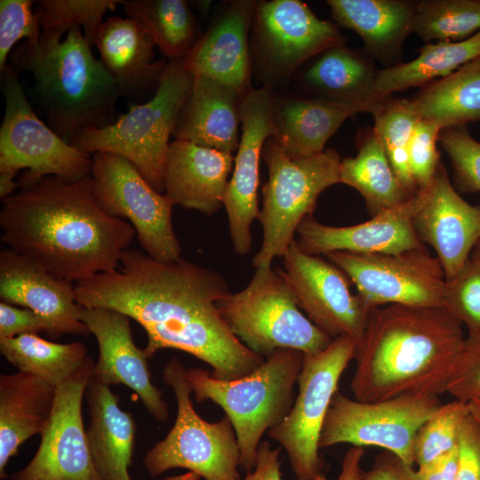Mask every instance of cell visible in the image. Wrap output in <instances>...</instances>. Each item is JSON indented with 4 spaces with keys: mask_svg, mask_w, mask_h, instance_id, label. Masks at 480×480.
<instances>
[{
    "mask_svg": "<svg viewBox=\"0 0 480 480\" xmlns=\"http://www.w3.org/2000/svg\"><path fill=\"white\" fill-rule=\"evenodd\" d=\"M2 201V242L72 283L116 270L136 236L130 222L100 207L91 175L44 177Z\"/></svg>",
    "mask_w": 480,
    "mask_h": 480,
    "instance_id": "cell-2",
    "label": "cell"
},
{
    "mask_svg": "<svg viewBox=\"0 0 480 480\" xmlns=\"http://www.w3.org/2000/svg\"><path fill=\"white\" fill-rule=\"evenodd\" d=\"M336 25L354 30L365 53L388 67L399 63L402 46L412 33L414 2L404 0H327Z\"/></svg>",
    "mask_w": 480,
    "mask_h": 480,
    "instance_id": "cell-30",
    "label": "cell"
},
{
    "mask_svg": "<svg viewBox=\"0 0 480 480\" xmlns=\"http://www.w3.org/2000/svg\"><path fill=\"white\" fill-rule=\"evenodd\" d=\"M461 326L443 307L394 304L372 310L356 348L354 398L444 393L466 339Z\"/></svg>",
    "mask_w": 480,
    "mask_h": 480,
    "instance_id": "cell-3",
    "label": "cell"
},
{
    "mask_svg": "<svg viewBox=\"0 0 480 480\" xmlns=\"http://www.w3.org/2000/svg\"><path fill=\"white\" fill-rule=\"evenodd\" d=\"M364 455L362 447L352 446L349 448L342 460L340 472L334 480H361V461ZM323 480H328L324 476Z\"/></svg>",
    "mask_w": 480,
    "mask_h": 480,
    "instance_id": "cell-51",
    "label": "cell"
},
{
    "mask_svg": "<svg viewBox=\"0 0 480 480\" xmlns=\"http://www.w3.org/2000/svg\"><path fill=\"white\" fill-rule=\"evenodd\" d=\"M0 352L20 372L56 388L71 377L89 356L81 341L56 343L36 333L0 339Z\"/></svg>",
    "mask_w": 480,
    "mask_h": 480,
    "instance_id": "cell-35",
    "label": "cell"
},
{
    "mask_svg": "<svg viewBox=\"0 0 480 480\" xmlns=\"http://www.w3.org/2000/svg\"><path fill=\"white\" fill-rule=\"evenodd\" d=\"M256 3L233 0L220 4L204 35L182 60L193 76L213 78L243 95L252 87L249 34Z\"/></svg>",
    "mask_w": 480,
    "mask_h": 480,
    "instance_id": "cell-21",
    "label": "cell"
},
{
    "mask_svg": "<svg viewBox=\"0 0 480 480\" xmlns=\"http://www.w3.org/2000/svg\"><path fill=\"white\" fill-rule=\"evenodd\" d=\"M94 44L122 97L136 103L152 90L156 92L167 62L155 60L156 44L135 20L119 16L107 19Z\"/></svg>",
    "mask_w": 480,
    "mask_h": 480,
    "instance_id": "cell-25",
    "label": "cell"
},
{
    "mask_svg": "<svg viewBox=\"0 0 480 480\" xmlns=\"http://www.w3.org/2000/svg\"><path fill=\"white\" fill-rule=\"evenodd\" d=\"M459 466L453 480H480V429L468 414L459 436Z\"/></svg>",
    "mask_w": 480,
    "mask_h": 480,
    "instance_id": "cell-47",
    "label": "cell"
},
{
    "mask_svg": "<svg viewBox=\"0 0 480 480\" xmlns=\"http://www.w3.org/2000/svg\"><path fill=\"white\" fill-rule=\"evenodd\" d=\"M243 94L205 76H194L192 89L172 136L201 147L233 154L240 139L238 125Z\"/></svg>",
    "mask_w": 480,
    "mask_h": 480,
    "instance_id": "cell-27",
    "label": "cell"
},
{
    "mask_svg": "<svg viewBox=\"0 0 480 480\" xmlns=\"http://www.w3.org/2000/svg\"><path fill=\"white\" fill-rule=\"evenodd\" d=\"M469 259L480 265V236L473 247Z\"/></svg>",
    "mask_w": 480,
    "mask_h": 480,
    "instance_id": "cell-53",
    "label": "cell"
},
{
    "mask_svg": "<svg viewBox=\"0 0 480 480\" xmlns=\"http://www.w3.org/2000/svg\"><path fill=\"white\" fill-rule=\"evenodd\" d=\"M438 140L451 160L459 188L480 192V142L466 125L442 130Z\"/></svg>",
    "mask_w": 480,
    "mask_h": 480,
    "instance_id": "cell-42",
    "label": "cell"
},
{
    "mask_svg": "<svg viewBox=\"0 0 480 480\" xmlns=\"http://www.w3.org/2000/svg\"><path fill=\"white\" fill-rule=\"evenodd\" d=\"M92 157L93 194L100 207L108 215L130 222L140 246L151 258L161 262L180 260L171 200L156 190L126 158L108 152H96Z\"/></svg>",
    "mask_w": 480,
    "mask_h": 480,
    "instance_id": "cell-14",
    "label": "cell"
},
{
    "mask_svg": "<svg viewBox=\"0 0 480 480\" xmlns=\"http://www.w3.org/2000/svg\"><path fill=\"white\" fill-rule=\"evenodd\" d=\"M251 31L252 64L273 91L314 57L346 42L335 23L300 0L257 1Z\"/></svg>",
    "mask_w": 480,
    "mask_h": 480,
    "instance_id": "cell-12",
    "label": "cell"
},
{
    "mask_svg": "<svg viewBox=\"0 0 480 480\" xmlns=\"http://www.w3.org/2000/svg\"><path fill=\"white\" fill-rule=\"evenodd\" d=\"M121 3L119 0H40L35 12L42 30L56 29L66 35L72 27H83L92 46L104 14Z\"/></svg>",
    "mask_w": 480,
    "mask_h": 480,
    "instance_id": "cell-39",
    "label": "cell"
},
{
    "mask_svg": "<svg viewBox=\"0 0 480 480\" xmlns=\"http://www.w3.org/2000/svg\"><path fill=\"white\" fill-rule=\"evenodd\" d=\"M63 36L42 30L38 42H23L10 60L16 73L31 72L33 95L47 124L72 145L81 132L113 124L122 95L81 28L72 27Z\"/></svg>",
    "mask_w": 480,
    "mask_h": 480,
    "instance_id": "cell-4",
    "label": "cell"
},
{
    "mask_svg": "<svg viewBox=\"0 0 480 480\" xmlns=\"http://www.w3.org/2000/svg\"><path fill=\"white\" fill-rule=\"evenodd\" d=\"M231 332L252 352L267 357L278 349L316 354L332 339L299 308L279 269L256 268L249 284L218 302Z\"/></svg>",
    "mask_w": 480,
    "mask_h": 480,
    "instance_id": "cell-8",
    "label": "cell"
},
{
    "mask_svg": "<svg viewBox=\"0 0 480 480\" xmlns=\"http://www.w3.org/2000/svg\"><path fill=\"white\" fill-rule=\"evenodd\" d=\"M325 257L348 276L371 311L394 304L443 307L445 275L425 247L398 253L332 252Z\"/></svg>",
    "mask_w": 480,
    "mask_h": 480,
    "instance_id": "cell-15",
    "label": "cell"
},
{
    "mask_svg": "<svg viewBox=\"0 0 480 480\" xmlns=\"http://www.w3.org/2000/svg\"><path fill=\"white\" fill-rule=\"evenodd\" d=\"M480 31V0L417 2L412 26L422 40L460 42Z\"/></svg>",
    "mask_w": 480,
    "mask_h": 480,
    "instance_id": "cell-37",
    "label": "cell"
},
{
    "mask_svg": "<svg viewBox=\"0 0 480 480\" xmlns=\"http://www.w3.org/2000/svg\"><path fill=\"white\" fill-rule=\"evenodd\" d=\"M412 223L421 242L434 248L445 279L452 278L469 260L480 236V206L465 201L440 164L432 182L416 192Z\"/></svg>",
    "mask_w": 480,
    "mask_h": 480,
    "instance_id": "cell-19",
    "label": "cell"
},
{
    "mask_svg": "<svg viewBox=\"0 0 480 480\" xmlns=\"http://www.w3.org/2000/svg\"><path fill=\"white\" fill-rule=\"evenodd\" d=\"M275 92L251 87L240 105L242 134L234 159L232 177L223 197L233 248L239 255L252 247L251 226L259 218V170L263 147L276 134L273 125Z\"/></svg>",
    "mask_w": 480,
    "mask_h": 480,
    "instance_id": "cell-18",
    "label": "cell"
},
{
    "mask_svg": "<svg viewBox=\"0 0 480 480\" xmlns=\"http://www.w3.org/2000/svg\"><path fill=\"white\" fill-rule=\"evenodd\" d=\"M441 131L436 124L423 119L414 129L408 149V163L417 191L432 182L441 164L436 148Z\"/></svg>",
    "mask_w": 480,
    "mask_h": 480,
    "instance_id": "cell-44",
    "label": "cell"
},
{
    "mask_svg": "<svg viewBox=\"0 0 480 480\" xmlns=\"http://www.w3.org/2000/svg\"><path fill=\"white\" fill-rule=\"evenodd\" d=\"M355 157L340 162V183L356 188L372 216L408 200L412 195L396 177L373 128L362 133Z\"/></svg>",
    "mask_w": 480,
    "mask_h": 480,
    "instance_id": "cell-32",
    "label": "cell"
},
{
    "mask_svg": "<svg viewBox=\"0 0 480 480\" xmlns=\"http://www.w3.org/2000/svg\"><path fill=\"white\" fill-rule=\"evenodd\" d=\"M0 298L47 319L52 339L90 334L80 317L74 283L54 276L41 264L9 248L0 252Z\"/></svg>",
    "mask_w": 480,
    "mask_h": 480,
    "instance_id": "cell-22",
    "label": "cell"
},
{
    "mask_svg": "<svg viewBox=\"0 0 480 480\" xmlns=\"http://www.w3.org/2000/svg\"><path fill=\"white\" fill-rule=\"evenodd\" d=\"M362 108L300 95H276L273 104L274 140L291 158L324 151L327 140Z\"/></svg>",
    "mask_w": 480,
    "mask_h": 480,
    "instance_id": "cell-29",
    "label": "cell"
},
{
    "mask_svg": "<svg viewBox=\"0 0 480 480\" xmlns=\"http://www.w3.org/2000/svg\"><path fill=\"white\" fill-rule=\"evenodd\" d=\"M357 340L342 336L316 354H303L299 392L288 415L267 432L284 449L297 480L322 476L319 439L338 384L354 359Z\"/></svg>",
    "mask_w": 480,
    "mask_h": 480,
    "instance_id": "cell-11",
    "label": "cell"
},
{
    "mask_svg": "<svg viewBox=\"0 0 480 480\" xmlns=\"http://www.w3.org/2000/svg\"><path fill=\"white\" fill-rule=\"evenodd\" d=\"M75 290L79 305L114 309L139 323L148 359L164 348L184 351L221 380L243 378L265 361L235 336L219 311L218 302L230 293L224 277L188 260L161 262L127 249L116 270L78 282Z\"/></svg>",
    "mask_w": 480,
    "mask_h": 480,
    "instance_id": "cell-1",
    "label": "cell"
},
{
    "mask_svg": "<svg viewBox=\"0 0 480 480\" xmlns=\"http://www.w3.org/2000/svg\"><path fill=\"white\" fill-rule=\"evenodd\" d=\"M95 362L89 355L66 381L56 388L50 419L31 460L9 480H100L88 448L82 402Z\"/></svg>",
    "mask_w": 480,
    "mask_h": 480,
    "instance_id": "cell-16",
    "label": "cell"
},
{
    "mask_svg": "<svg viewBox=\"0 0 480 480\" xmlns=\"http://www.w3.org/2000/svg\"><path fill=\"white\" fill-rule=\"evenodd\" d=\"M469 415L480 429V399H475L467 403Z\"/></svg>",
    "mask_w": 480,
    "mask_h": 480,
    "instance_id": "cell-52",
    "label": "cell"
},
{
    "mask_svg": "<svg viewBox=\"0 0 480 480\" xmlns=\"http://www.w3.org/2000/svg\"><path fill=\"white\" fill-rule=\"evenodd\" d=\"M233 154L184 140L170 143L164 172V195L173 205L212 215L223 205Z\"/></svg>",
    "mask_w": 480,
    "mask_h": 480,
    "instance_id": "cell-24",
    "label": "cell"
},
{
    "mask_svg": "<svg viewBox=\"0 0 480 480\" xmlns=\"http://www.w3.org/2000/svg\"><path fill=\"white\" fill-rule=\"evenodd\" d=\"M80 317L99 346L92 379L109 387L122 384L130 388L154 420L166 421L168 404L150 379L148 358L133 341L130 317L114 309L84 306Z\"/></svg>",
    "mask_w": 480,
    "mask_h": 480,
    "instance_id": "cell-20",
    "label": "cell"
},
{
    "mask_svg": "<svg viewBox=\"0 0 480 480\" xmlns=\"http://www.w3.org/2000/svg\"><path fill=\"white\" fill-rule=\"evenodd\" d=\"M262 156L268 179L262 188V209L258 219L262 225L263 240L252 259L255 268L271 267L275 258L283 257L295 240L298 226L312 215L320 194L340 183L341 162L332 148L307 157L291 158L273 137L266 141Z\"/></svg>",
    "mask_w": 480,
    "mask_h": 480,
    "instance_id": "cell-7",
    "label": "cell"
},
{
    "mask_svg": "<svg viewBox=\"0 0 480 480\" xmlns=\"http://www.w3.org/2000/svg\"><path fill=\"white\" fill-rule=\"evenodd\" d=\"M85 397L90 423L86 438L95 471L100 480H132L136 424L131 412L119 405L109 386L90 380Z\"/></svg>",
    "mask_w": 480,
    "mask_h": 480,
    "instance_id": "cell-28",
    "label": "cell"
},
{
    "mask_svg": "<svg viewBox=\"0 0 480 480\" xmlns=\"http://www.w3.org/2000/svg\"><path fill=\"white\" fill-rule=\"evenodd\" d=\"M361 480H420L417 471L396 454L385 451L379 454Z\"/></svg>",
    "mask_w": 480,
    "mask_h": 480,
    "instance_id": "cell-48",
    "label": "cell"
},
{
    "mask_svg": "<svg viewBox=\"0 0 480 480\" xmlns=\"http://www.w3.org/2000/svg\"><path fill=\"white\" fill-rule=\"evenodd\" d=\"M121 4L169 60H183L195 44L196 22L187 1L124 0Z\"/></svg>",
    "mask_w": 480,
    "mask_h": 480,
    "instance_id": "cell-36",
    "label": "cell"
},
{
    "mask_svg": "<svg viewBox=\"0 0 480 480\" xmlns=\"http://www.w3.org/2000/svg\"><path fill=\"white\" fill-rule=\"evenodd\" d=\"M468 414L466 403L454 399L443 404L417 431L414 446V463L419 467L458 445L460 430Z\"/></svg>",
    "mask_w": 480,
    "mask_h": 480,
    "instance_id": "cell-40",
    "label": "cell"
},
{
    "mask_svg": "<svg viewBox=\"0 0 480 480\" xmlns=\"http://www.w3.org/2000/svg\"><path fill=\"white\" fill-rule=\"evenodd\" d=\"M303 353L278 349L265 357L253 372L234 380L214 378L201 368L187 369V380L197 402L210 400L230 420L240 451V467L247 472L256 465L261 438L290 412Z\"/></svg>",
    "mask_w": 480,
    "mask_h": 480,
    "instance_id": "cell-5",
    "label": "cell"
},
{
    "mask_svg": "<svg viewBox=\"0 0 480 480\" xmlns=\"http://www.w3.org/2000/svg\"><path fill=\"white\" fill-rule=\"evenodd\" d=\"M373 130L401 184L411 194L417 192L408 163L409 145L420 116L412 100L389 97L373 115Z\"/></svg>",
    "mask_w": 480,
    "mask_h": 480,
    "instance_id": "cell-38",
    "label": "cell"
},
{
    "mask_svg": "<svg viewBox=\"0 0 480 480\" xmlns=\"http://www.w3.org/2000/svg\"><path fill=\"white\" fill-rule=\"evenodd\" d=\"M411 100L420 118L441 130L480 120V56L420 88Z\"/></svg>",
    "mask_w": 480,
    "mask_h": 480,
    "instance_id": "cell-33",
    "label": "cell"
},
{
    "mask_svg": "<svg viewBox=\"0 0 480 480\" xmlns=\"http://www.w3.org/2000/svg\"><path fill=\"white\" fill-rule=\"evenodd\" d=\"M44 332L51 338L52 325L44 316L27 308L1 301L0 339Z\"/></svg>",
    "mask_w": 480,
    "mask_h": 480,
    "instance_id": "cell-46",
    "label": "cell"
},
{
    "mask_svg": "<svg viewBox=\"0 0 480 480\" xmlns=\"http://www.w3.org/2000/svg\"><path fill=\"white\" fill-rule=\"evenodd\" d=\"M459 445L438 456L426 465L419 467L420 480H453L459 466Z\"/></svg>",
    "mask_w": 480,
    "mask_h": 480,
    "instance_id": "cell-50",
    "label": "cell"
},
{
    "mask_svg": "<svg viewBox=\"0 0 480 480\" xmlns=\"http://www.w3.org/2000/svg\"><path fill=\"white\" fill-rule=\"evenodd\" d=\"M443 308L461 325L468 336H480V265L468 260L461 269L445 281Z\"/></svg>",
    "mask_w": 480,
    "mask_h": 480,
    "instance_id": "cell-41",
    "label": "cell"
},
{
    "mask_svg": "<svg viewBox=\"0 0 480 480\" xmlns=\"http://www.w3.org/2000/svg\"><path fill=\"white\" fill-rule=\"evenodd\" d=\"M34 1H0V71L7 66V58L20 39L36 43L42 35L38 16L32 11Z\"/></svg>",
    "mask_w": 480,
    "mask_h": 480,
    "instance_id": "cell-43",
    "label": "cell"
},
{
    "mask_svg": "<svg viewBox=\"0 0 480 480\" xmlns=\"http://www.w3.org/2000/svg\"><path fill=\"white\" fill-rule=\"evenodd\" d=\"M444 393L468 403L480 399V336H468L446 382Z\"/></svg>",
    "mask_w": 480,
    "mask_h": 480,
    "instance_id": "cell-45",
    "label": "cell"
},
{
    "mask_svg": "<svg viewBox=\"0 0 480 480\" xmlns=\"http://www.w3.org/2000/svg\"><path fill=\"white\" fill-rule=\"evenodd\" d=\"M57 389L41 379L18 371L0 375V478L20 445L44 431Z\"/></svg>",
    "mask_w": 480,
    "mask_h": 480,
    "instance_id": "cell-31",
    "label": "cell"
},
{
    "mask_svg": "<svg viewBox=\"0 0 480 480\" xmlns=\"http://www.w3.org/2000/svg\"><path fill=\"white\" fill-rule=\"evenodd\" d=\"M280 452V447L272 448L268 442L262 441L258 447L254 468L239 480H282ZM323 478L322 475L315 480Z\"/></svg>",
    "mask_w": 480,
    "mask_h": 480,
    "instance_id": "cell-49",
    "label": "cell"
},
{
    "mask_svg": "<svg viewBox=\"0 0 480 480\" xmlns=\"http://www.w3.org/2000/svg\"><path fill=\"white\" fill-rule=\"evenodd\" d=\"M374 61L365 52L338 45L307 62L294 79L310 98L359 107L373 116L389 98L377 91Z\"/></svg>",
    "mask_w": 480,
    "mask_h": 480,
    "instance_id": "cell-26",
    "label": "cell"
},
{
    "mask_svg": "<svg viewBox=\"0 0 480 480\" xmlns=\"http://www.w3.org/2000/svg\"><path fill=\"white\" fill-rule=\"evenodd\" d=\"M419 55L408 61L379 69L376 87L384 98L410 87H424L447 76L480 56V31L460 42H437L419 49Z\"/></svg>",
    "mask_w": 480,
    "mask_h": 480,
    "instance_id": "cell-34",
    "label": "cell"
},
{
    "mask_svg": "<svg viewBox=\"0 0 480 480\" xmlns=\"http://www.w3.org/2000/svg\"><path fill=\"white\" fill-rule=\"evenodd\" d=\"M187 369L177 356L165 364L162 379L177 401V415L164 438L145 454L143 465L152 477L172 468H186L204 480H239L240 451L230 420L208 422L196 412Z\"/></svg>",
    "mask_w": 480,
    "mask_h": 480,
    "instance_id": "cell-9",
    "label": "cell"
},
{
    "mask_svg": "<svg viewBox=\"0 0 480 480\" xmlns=\"http://www.w3.org/2000/svg\"><path fill=\"white\" fill-rule=\"evenodd\" d=\"M442 404L438 396L403 395L361 402L337 391L324 419L319 448L339 444L374 446L413 466L417 431Z\"/></svg>",
    "mask_w": 480,
    "mask_h": 480,
    "instance_id": "cell-13",
    "label": "cell"
},
{
    "mask_svg": "<svg viewBox=\"0 0 480 480\" xmlns=\"http://www.w3.org/2000/svg\"><path fill=\"white\" fill-rule=\"evenodd\" d=\"M416 202L415 193L365 222L347 227L324 225L308 216L297 228V244L303 252L316 256L332 252L398 253L423 248L412 223Z\"/></svg>",
    "mask_w": 480,
    "mask_h": 480,
    "instance_id": "cell-23",
    "label": "cell"
},
{
    "mask_svg": "<svg viewBox=\"0 0 480 480\" xmlns=\"http://www.w3.org/2000/svg\"><path fill=\"white\" fill-rule=\"evenodd\" d=\"M193 82L182 60H169L148 100L132 103L128 112L106 127L81 132L72 146L90 155L108 152L126 158L156 190L164 194L170 136Z\"/></svg>",
    "mask_w": 480,
    "mask_h": 480,
    "instance_id": "cell-6",
    "label": "cell"
},
{
    "mask_svg": "<svg viewBox=\"0 0 480 480\" xmlns=\"http://www.w3.org/2000/svg\"><path fill=\"white\" fill-rule=\"evenodd\" d=\"M281 275L299 308L331 339L347 336L358 340L371 310L350 290V280L336 265L303 252L294 240L283 255Z\"/></svg>",
    "mask_w": 480,
    "mask_h": 480,
    "instance_id": "cell-17",
    "label": "cell"
},
{
    "mask_svg": "<svg viewBox=\"0 0 480 480\" xmlns=\"http://www.w3.org/2000/svg\"><path fill=\"white\" fill-rule=\"evenodd\" d=\"M5 109L0 127V173L15 177L20 187L44 177L73 182L91 175L92 157L60 137L36 114L11 66L1 72Z\"/></svg>",
    "mask_w": 480,
    "mask_h": 480,
    "instance_id": "cell-10",
    "label": "cell"
}]
</instances>
